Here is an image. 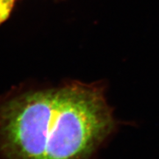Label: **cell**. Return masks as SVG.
<instances>
[{
	"mask_svg": "<svg viewBox=\"0 0 159 159\" xmlns=\"http://www.w3.org/2000/svg\"><path fill=\"white\" fill-rule=\"evenodd\" d=\"M116 122L100 83L30 90L0 102L6 159H89Z\"/></svg>",
	"mask_w": 159,
	"mask_h": 159,
	"instance_id": "6da1fadb",
	"label": "cell"
},
{
	"mask_svg": "<svg viewBox=\"0 0 159 159\" xmlns=\"http://www.w3.org/2000/svg\"><path fill=\"white\" fill-rule=\"evenodd\" d=\"M15 0H0V23L8 17Z\"/></svg>",
	"mask_w": 159,
	"mask_h": 159,
	"instance_id": "7a4b0ae2",
	"label": "cell"
}]
</instances>
